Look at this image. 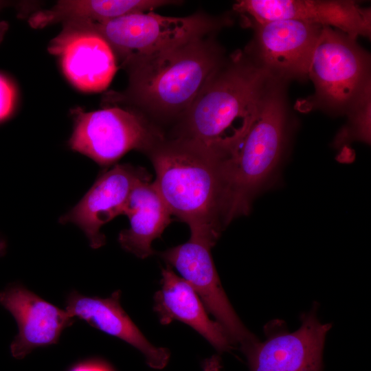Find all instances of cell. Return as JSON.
Returning <instances> with one entry per match:
<instances>
[{
  "label": "cell",
  "instance_id": "8992f818",
  "mask_svg": "<svg viewBox=\"0 0 371 371\" xmlns=\"http://www.w3.org/2000/svg\"><path fill=\"white\" fill-rule=\"evenodd\" d=\"M165 135L138 111L120 106L91 112L79 111L70 148L100 166H109L132 150L146 153Z\"/></svg>",
  "mask_w": 371,
  "mask_h": 371
},
{
  "label": "cell",
  "instance_id": "4fadbf2b",
  "mask_svg": "<svg viewBox=\"0 0 371 371\" xmlns=\"http://www.w3.org/2000/svg\"><path fill=\"white\" fill-rule=\"evenodd\" d=\"M47 49L58 57L69 82L82 91L106 89L117 69L116 57L103 38L65 24Z\"/></svg>",
  "mask_w": 371,
  "mask_h": 371
},
{
  "label": "cell",
  "instance_id": "3957f363",
  "mask_svg": "<svg viewBox=\"0 0 371 371\" xmlns=\"http://www.w3.org/2000/svg\"><path fill=\"white\" fill-rule=\"evenodd\" d=\"M153 181L172 215L186 223L190 238L215 245L224 228L221 160L185 140L164 136L146 153Z\"/></svg>",
  "mask_w": 371,
  "mask_h": 371
},
{
  "label": "cell",
  "instance_id": "ffe728a7",
  "mask_svg": "<svg viewBox=\"0 0 371 371\" xmlns=\"http://www.w3.org/2000/svg\"><path fill=\"white\" fill-rule=\"evenodd\" d=\"M16 96V89L12 82L0 74V122L12 113Z\"/></svg>",
  "mask_w": 371,
  "mask_h": 371
},
{
  "label": "cell",
  "instance_id": "30bf717a",
  "mask_svg": "<svg viewBox=\"0 0 371 371\" xmlns=\"http://www.w3.org/2000/svg\"><path fill=\"white\" fill-rule=\"evenodd\" d=\"M234 9L251 25L276 20H296L330 27L350 37L370 36L371 14L353 1L243 0Z\"/></svg>",
  "mask_w": 371,
  "mask_h": 371
},
{
  "label": "cell",
  "instance_id": "9a60e30c",
  "mask_svg": "<svg viewBox=\"0 0 371 371\" xmlns=\"http://www.w3.org/2000/svg\"><path fill=\"white\" fill-rule=\"evenodd\" d=\"M120 296V290L106 298L89 297L73 291L67 297L65 310L75 319H82L137 349L150 368H164L170 359V351L149 342L122 308Z\"/></svg>",
  "mask_w": 371,
  "mask_h": 371
},
{
  "label": "cell",
  "instance_id": "ac0fdd59",
  "mask_svg": "<svg viewBox=\"0 0 371 371\" xmlns=\"http://www.w3.org/2000/svg\"><path fill=\"white\" fill-rule=\"evenodd\" d=\"M176 1L165 0H62L52 8L32 14L28 20L35 29L57 23L103 22L125 15L153 11Z\"/></svg>",
  "mask_w": 371,
  "mask_h": 371
},
{
  "label": "cell",
  "instance_id": "603a6c76",
  "mask_svg": "<svg viewBox=\"0 0 371 371\" xmlns=\"http://www.w3.org/2000/svg\"><path fill=\"white\" fill-rule=\"evenodd\" d=\"M8 3L0 1V11ZM8 28V25L6 22L0 20V43L2 41L3 36Z\"/></svg>",
  "mask_w": 371,
  "mask_h": 371
},
{
  "label": "cell",
  "instance_id": "7c38bea8",
  "mask_svg": "<svg viewBox=\"0 0 371 371\" xmlns=\"http://www.w3.org/2000/svg\"><path fill=\"white\" fill-rule=\"evenodd\" d=\"M146 179H150V176L143 168L128 164H115L100 175L80 202L59 221L78 225L90 246L100 248L106 242L100 228L124 213L132 190L138 182Z\"/></svg>",
  "mask_w": 371,
  "mask_h": 371
},
{
  "label": "cell",
  "instance_id": "6da1fadb",
  "mask_svg": "<svg viewBox=\"0 0 371 371\" xmlns=\"http://www.w3.org/2000/svg\"><path fill=\"white\" fill-rule=\"evenodd\" d=\"M273 80L255 61L236 54L209 80L170 137L225 159L249 128Z\"/></svg>",
  "mask_w": 371,
  "mask_h": 371
},
{
  "label": "cell",
  "instance_id": "9c48e42d",
  "mask_svg": "<svg viewBox=\"0 0 371 371\" xmlns=\"http://www.w3.org/2000/svg\"><path fill=\"white\" fill-rule=\"evenodd\" d=\"M213 247L207 241L190 238L161 252L160 256L193 287L233 344L241 346L256 337L240 322L221 286L211 254Z\"/></svg>",
  "mask_w": 371,
  "mask_h": 371
},
{
  "label": "cell",
  "instance_id": "e0dca14e",
  "mask_svg": "<svg viewBox=\"0 0 371 371\" xmlns=\"http://www.w3.org/2000/svg\"><path fill=\"white\" fill-rule=\"evenodd\" d=\"M130 222L118 236L121 247L137 258L155 254L152 243L171 222V213L150 179L140 181L132 190L124 211Z\"/></svg>",
  "mask_w": 371,
  "mask_h": 371
},
{
  "label": "cell",
  "instance_id": "2e32d148",
  "mask_svg": "<svg viewBox=\"0 0 371 371\" xmlns=\"http://www.w3.org/2000/svg\"><path fill=\"white\" fill-rule=\"evenodd\" d=\"M161 287L154 295L153 310L162 325L180 321L196 330L220 352L233 348L223 326L210 319L193 287L167 265L161 269Z\"/></svg>",
  "mask_w": 371,
  "mask_h": 371
},
{
  "label": "cell",
  "instance_id": "5bb4252c",
  "mask_svg": "<svg viewBox=\"0 0 371 371\" xmlns=\"http://www.w3.org/2000/svg\"><path fill=\"white\" fill-rule=\"evenodd\" d=\"M0 304L14 317L18 334L10 344L13 357L21 359L33 350L55 344L74 322L66 310L43 300L20 284L0 292Z\"/></svg>",
  "mask_w": 371,
  "mask_h": 371
},
{
  "label": "cell",
  "instance_id": "7402d4cb",
  "mask_svg": "<svg viewBox=\"0 0 371 371\" xmlns=\"http://www.w3.org/2000/svg\"><path fill=\"white\" fill-rule=\"evenodd\" d=\"M202 366L203 371H221V359L218 355H213L205 359Z\"/></svg>",
  "mask_w": 371,
  "mask_h": 371
},
{
  "label": "cell",
  "instance_id": "7a4b0ae2",
  "mask_svg": "<svg viewBox=\"0 0 371 371\" xmlns=\"http://www.w3.org/2000/svg\"><path fill=\"white\" fill-rule=\"evenodd\" d=\"M223 62L216 42L207 36L200 37L122 63L128 75V87L122 92L106 94L104 100L135 110L153 123H176Z\"/></svg>",
  "mask_w": 371,
  "mask_h": 371
},
{
  "label": "cell",
  "instance_id": "44dd1931",
  "mask_svg": "<svg viewBox=\"0 0 371 371\" xmlns=\"http://www.w3.org/2000/svg\"><path fill=\"white\" fill-rule=\"evenodd\" d=\"M70 371H112V370L102 362L88 361L76 365Z\"/></svg>",
  "mask_w": 371,
  "mask_h": 371
},
{
  "label": "cell",
  "instance_id": "5b68a950",
  "mask_svg": "<svg viewBox=\"0 0 371 371\" xmlns=\"http://www.w3.org/2000/svg\"><path fill=\"white\" fill-rule=\"evenodd\" d=\"M63 24L98 34L108 43L116 59L122 64L208 36L226 23L225 20L203 13L173 17L149 11L99 23L71 21Z\"/></svg>",
  "mask_w": 371,
  "mask_h": 371
},
{
  "label": "cell",
  "instance_id": "d6986e66",
  "mask_svg": "<svg viewBox=\"0 0 371 371\" xmlns=\"http://www.w3.org/2000/svg\"><path fill=\"white\" fill-rule=\"evenodd\" d=\"M370 81L368 82L353 103L350 105L348 129L352 135L365 141L370 135Z\"/></svg>",
  "mask_w": 371,
  "mask_h": 371
},
{
  "label": "cell",
  "instance_id": "277c9868",
  "mask_svg": "<svg viewBox=\"0 0 371 371\" xmlns=\"http://www.w3.org/2000/svg\"><path fill=\"white\" fill-rule=\"evenodd\" d=\"M272 80L246 134L225 159L224 221L247 214L253 196L277 165L285 134L286 112L281 91Z\"/></svg>",
  "mask_w": 371,
  "mask_h": 371
},
{
  "label": "cell",
  "instance_id": "ba28073f",
  "mask_svg": "<svg viewBox=\"0 0 371 371\" xmlns=\"http://www.w3.org/2000/svg\"><path fill=\"white\" fill-rule=\"evenodd\" d=\"M291 333L280 323L265 328L266 339L243 346L250 371H321L325 339L330 324H324L313 308Z\"/></svg>",
  "mask_w": 371,
  "mask_h": 371
},
{
  "label": "cell",
  "instance_id": "52a82bcc",
  "mask_svg": "<svg viewBox=\"0 0 371 371\" xmlns=\"http://www.w3.org/2000/svg\"><path fill=\"white\" fill-rule=\"evenodd\" d=\"M368 69V56L356 39L322 27L308 72L318 102L333 111L348 109L370 81Z\"/></svg>",
  "mask_w": 371,
  "mask_h": 371
},
{
  "label": "cell",
  "instance_id": "8fae6325",
  "mask_svg": "<svg viewBox=\"0 0 371 371\" xmlns=\"http://www.w3.org/2000/svg\"><path fill=\"white\" fill-rule=\"evenodd\" d=\"M255 62L274 80L304 78L322 27L296 20L254 25Z\"/></svg>",
  "mask_w": 371,
  "mask_h": 371
}]
</instances>
